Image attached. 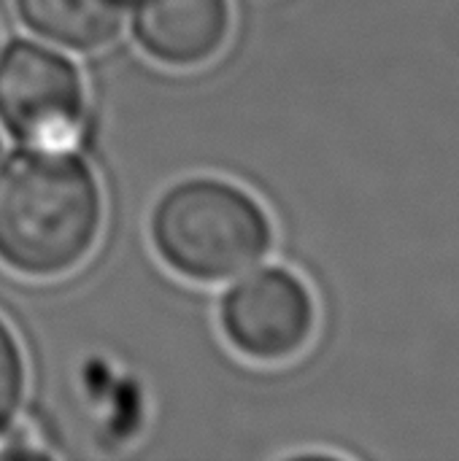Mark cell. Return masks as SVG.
Here are the masks:
<instances>
[{
    "label": "cell",
    "mask_w": 459,
    "mask_h": 461,
    "mask_svg": "<svg viewBox=\"0 0 459 461\" xmlns=\"http://www.w3.org/2000/svg\"><path fill=\"white\" fill-rule=\"evenodd\" d=\"M317 305L289 270L268 267L238 281L222 300V330L233 348L257 362L298 357L314 338Z\"/></svg>",
    "instance_id": "cell-4"
},
{
    "label": "cell",
    "mask_w": 459,
    "mask_h": 461,
    "mask_svg": "<svg viewBox=\"0 0 459 461\" xmlns=\"http://www.w3.org/2000/svg\"><path fill=\"white\" fill-rule=\"evenodd\" d=\"M103 194L73 149L27 146L0 167V259L22 276L73 270L95 246Z\"/></svg>",
    "instance_id": "cell-1"
},
{
    "label": "cell",
    "mask_w": 459,
    "mask_h": 461,
    "mask_svg": "<svg viewBox=\"0 0 459 461\" xmlns=\"http://www.w3.org/2000/svg\"><path fill=\"white\" fill-rule=\"evenodd\" d=\"M0 122L38 149H73L84 127V81L76 65L32 41L0 54Z\"/></svg>",
    "instance_id": "cell-3"
},
{
    "label": "cell",
    "mask_w": 459,
    "mask_h": 461,
    "mask_svg": "<svg viewBox=\"0 0 459 461\" xmlns=\"http://www.w3.org/2000/svg\"><path fill=\"white\" fill-rule=\"evenodd\" d=\"M127 0H16L22 22L38 35L78 51H92L116 38Z\"/></svg>",
    "instance_id": "cell-6"
},
{
    "label": "cell",
    "mask_w": 459,
    "mask_h": 461,
    "mask_svg": "<svg viewBox=\"0 0 459 461\" xmlns=\"http://www.w3.org/2000/svg\"><path fill=\"white\" fill-rule=\"evenodd\" d=\"M24 394V359L14 332L0 319V435L11 427Z\"/></svg>",
    "instance_id": "cell-7"
},
{
    "label": "cell",
    "mask_w": 459,
    "mask_h": 461,
    "mask_svg": "<svg viewBox=\"0 0 459 461\" xmlns=\"http://www.w3.org/2000/svg\"><path fill=\"white\" fill-rule=\"evenodd\" d=\"M151 238L176 273L192 281H227L268 254L273 230L243 189L219 178H192L162 194Z\"/></svg>",
    "instance_id": "cell-2"
},
{
    "label": "cell",
    "mask_w": 459,
    "mask_h": 461,
    "mask_svg": "<svg viewBox=\"0 0 459 461\" xmlns=\"http://www.w3.org/2000/svg\"><path fill=\"white\" fill-rule=\"evenodd\" d=\"M133 30L143 51L165 65L211 59L230 30L227 0H138Z\"/></svg>",
    "instance_id": "cell-5"
}]
</instances>
